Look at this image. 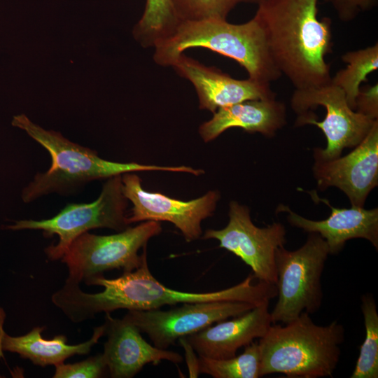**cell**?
Segmentation results:
<instances>
[{"label":"cell","instance_id":"obj_4","mask_svg":"<svg viewBox=\"0 0 378 378\" xmlns=\"http://www.w3.org/2000/svg\"><path fill=\"white\" fill-rule=\"evenodd\" d=\"M303 312L294 320L274 323L259 339L260 377L280 373L290 378L332 377L341 355L344 328L337 320L316 324Z\"/></svg>","mask_w":378,"mask_h":378},{"label":"cell","instance_id":"obj_3","mask_svg":"<svg viewBox=\"0 0 378 378\" xmlns=\"http://www.w3.org/2000/svg\"><path fill=\"white\" fill-rule=\"evenodd\" d=\"M13 126L24 130L50 154L51 165L48 171L38 172L22 191L24 203L56 192L69 194L86 183L128 172L162 171L183 172L200 176L202 169L187 166L165 167L136 162H117L101 158L90 148L74 143L60 132L46 130L31 121L25 115H15Z\"/></svg>","mask_w":378,"mask_h":378},{"label":"cell","instance_id":"obj_13","mask_svg":"<svg viewBox=\"0 0 378 378\" xmlns=\"http://www.w3.org/2000/svg\"><path fill=\"white\" fill-rule=\"evenodd\" d=\"M314 159L313 174L320 190L337 187L351 206L363 207L378 185V120L349 154L332 160Z\"/></svg>","mask_w":378,"mask_h":378},{"label":"cell","instance_id":"obj_21","mask_svg":"<svg viewBox=\"0 0 378 378\" xmlns=\"http://www.w3.org/2000/svg\"><path fill=\"white\" fill-rule=\"evenodd\" d=\"M346 66L331 78V83L341 88L349 106L356 109V97L360 84L368 80V74L378 68V43L365 48L349 51L342 56Z\"/></svg>","mask_w":378,"mask_h":378},{"label":"cell","instance_id":"obj_18","mask_svg":"<svg viewBox=\"0 0 378 378\" xmlns=\"http://www.w3.org/2000/svg\"><path fill=\"white\" fill-rule=\"evenodd\" d=\"M286 124L283 102L276 98L247 100L218 108L211 119L200 126L199 134L204 142H209L225 130L238 127L270 137Z\"/></svg>","mask_w":378,"mask_h":378},{"label":"cell","instance_id":"obj_22","mask_svg":"<svg viewBox=\"0 0 378 378\" xmlns=\"http://www.w3.org/2000/svg\"><path fill=\"white\" fill-rule=\"evenodd\" d=\"M260 353L258 342H252L238 356L225 359L199 356V372L214 378H258Z\"/></svg>","mask_w":378,"mask_h":378},{"label":"cell","instance_id":"obj_10","mask_svg":"<svg viewBox=\"0 0 378 378\" xmlns=\"http://www.w3.org/2000/svg\"><path fill=\"white\" fill-rule=\"evenodd\" d=\"M229 220L220 230L209 229L203 239H216L219 246L239 257L248 265L258 281L276 285L277 274L275 251L286 242V230L281 223H272L264 227L255 226L251 220L249 209L231 201Z\"/></svg>","mask_w":378,"mask_h":378},{"label":"cell","instance_id":"obj_14","mask_svg":"<svg viewBox=\"0 0 378 378\" xmlns=\"http://www.w3.org/2000/svg\"><path fill=\"white\" fill-rule=\"evenodd\" d=\"M170 66L193 85L199 99V108L213 113L220 108L247 100L276 98L270 84L249 78H233L220 69L206 66L183 53L177 57Z\"/></svg>","mask_w":378,"mask_h":378},{"label":"cell","instance_id":"obj_16","mask_svg":"<svg viewBox=\"0 0 378 378\" xmlns=\"http://www.w3.org/2000/svg\"><path fill=\"white\" fill-rule=\"evenodd\" d=\"M314 201L326 204L330 209V215L325 220H313L300 216L288 206L280 204L276 212H286L290 225L304 232H316L326 241L330 254H337L351 239L362 238L370 241L378 249V209H365L353 206L349 209L337 208L327 199L318 196L316 190L308 191Z\"/></svg>","mask_w":378,"mask_h":378},{"label":"cell","instance_id":"obj_9","mask_svg":"<svg viewBox=\"0 0 378 378\" xmlns=\"http://www.w3.org/2000/svg\"><path fill=\"white\" fill-rule=\"evenodd\" d=\"M127 206L122 175H116L107 178L99 197L91 203L69 204L52 218L20 220L6 227L10 230H41L47 237L57 235V243L44 250L50 260H56L61 259L71 242L84 232L96 228L120 232L128 227Z\"/></svg>","mask_w":378,"mask_h":378},{"label":"cell","instance_id":"obj_7","mask_svg":"<svg viewBox=\"0 0 378 378\" xmlns=\"http://www.w3.org/2000/svg\"><path fill=\"white\" fill-rule=\"evenodd\" d=\"M162 230L160 222L146 220L113 234L84 232L71 242L61 258L68 268L65 281L85 284L106 271L136 270L147 255L148 241Z\"/></svg>","mask_w":378,"mask_h":378},{"label":"cell","instance_id":"obj_1","mask_svg":"<svg viewBox=\"0 0 378 378\" xmlns=\"http://www.w3.org/2000/svg\"><path fill=\"white\" fill-rule=\"evenodd\" d=\"M250 274L245 279L231 287L211 292H186L171 289L159 282L151 274L147 255L136 270L123 272L115 279L104 275L92 277L85 284L100 286L101 292L88 293L83 291L79 284L64 282L55 292L52 302L74 323L90 319L97 314L127 310L158 309L165 305L209 301H240L259 305L270 302L277 295L274 284L258 281Z\"/></svg>","mask_w":378,"mask_h":378},{"label":"cell","instance_id":"obj_20","mask_svg":"<svg viewBox=\"0 0 378 378\" xmlns=\"http://www.w3.org/2000/svg\"><path fill=\"white\" fill-rule=\"evenodd\" d=\"M180 22L171 0H146L133 36L144 48H155L170 37Z\"/></svg>","mask_w":378,"mask_h":378},{"label":"cell","instance_id":"obj_2","mask_svg":"<svg viewBox=\"0 0 378 378\" xmlns=\"http://www.w3.org/2000/svg\"><path fill=\"white\" fill-rule=\"evenodd\" d=\"M317 13V0H271L258 5L253 17L274 63L295 90L331 81L326 62L332 49L331 20H319Z\"/></svg>","mask_w":378,"mask_h":378},{"label":"cell","instance_id":"obj_8","mask_svg":"<svg viewBox=\"0 0 378 378\" xmlns=\"http://www.w3.org/2000/svg\"><path fill=\"white\" fill-rule=\"evenodd\" d=\"M290 106L298 114L296 126L315 125L327 139L325 148L314 149V158L332 160L341 155L345 148H354L368 134L373 120L353 110L344 91L332 84L295 90Z\"/></svg>","mask_w":378,"mask_h":378},{"label":"cell","instance_id":"obj_11","mask_svg":"<svg viewBox=\"0 0 378 378\" xmlns=\"http://www.w3.org/2000/svg\"><path fill=\"white\" fill-rule=\"evenodd\" d=\"M253 304L240 301L183 303L168 310H128L123 317L146 333L153 346L167 349L177 340L197 332L217 322L249 311Z\"/></svg>","mask_w":378,"mask_h":378},{"label":"cell","instance_id":"obj_15","mask_svg":"<svg viewBox=\"0 0 378 378\" xmlns=\"http://www.w3.org/2000/svg\"><path fill=\"white\" fill-rule=\"evenodd\" d=\"M104 323L107 340L102 355L112 378H132L145 365H156L162 360L174 363L183 361L178 353L150 344L139 328L124 318H113L110 313H106Z\"/></svg>","mask_w":378,"mask_h":378},{"label":"cell","instance_id":"obj_24","mask_svg":"<svg viewBox=\"0 0 378 378\" xmlns=\"http://www.w3.org/2000/svg\"><path fill=\"white\" fill-rule=\"evenodd\" d=\"M181 21L226 20L237 3L234 0H171Z\"/></svg>","mask_w":378,"mask_h":378},{"label":"cell","instance_id":"obj_23","mask_svg":"<svg viewBox=\"0 0 378 378\" xmlns=\"http://www.w3.org/2000/svg\"><path fill=\"white\" fill-rule=\"evenodd\" d=\"M365 336L351 378L378 377V313L375 300L370 293L361 298Z\"/></svg>","mask_w":378,"mask_h":378},{"label":"cell","instance_id":"obj_27","mask_svg":"<svg viewBox=\"0 0 378 378\" xmlns=\"http://www.w3.org/2000/svg\"><path fill=\"white\" fill-rule=\"evenodd\" d=\"M356 111L373 120L378 118V84L360 88L356 97Z\"/></svg>","mask_w":378,"mask_h":378},{"label":"cell","instance_id":"obj_6","mask_svg":"<svg viewBox=\"0 0 378 378\" xmlns=\"http://www.w3.org/2000/svg\"><path fill=\"white\" fill-rule=\"evenodd\" d=\"M330 254L326 241L309 232L305 243L289 251L281 246L275 251L277 301L270 312L272 324L287 323L303 312L309 314L321 307V276Z\"/></svg>","mask_w":378,"mask_h":378},{"label":"cell","instance_id":"obj_29","mask_svg":"<svg viewBox=\"0 0 378 378\" xmlns=\"http://www.w3.org/2000/svg\"><path fill=\"white\" fill-rule=\"evenodd\" d=\"M0 377H1V376H0Z\"/></svg>","mask_w":378,"mask_h":378},{"label":"cell","instance_id":"obj_12","mask_svg":"<svg viewBox=\"0 0 378 378\" xmlns=\"http://www.w3.org/2000/svg\"><path fill=\"white\" fill-rule=\"evenodd\" d=\"M122 181L123 194L133 204L127 216L130 225L146 220L167 221L181 231L188 242L200 238L202 222L214 214L220 197L218 190H209L200 197L183 201L148 192L134 172L122 174Z\"/></svg>","mask_w":378,"mask_h":378},{"label":"cell","instance_id":"obj_19","mask_svg":"<svg viewBox=\"0 0 378 378\" xmlns=\"http://www.w3.org/2000/svg\"><path fill=\"white\" fill-rule=\"evenodd\" d=\"M5 314L0 308V357L3 351L15 353L34 365L45 367L64 363L74 355H86L99 339L105 335L106 325L94 328L91 337L82 343L68 344L64 335H56L50 340L44 339L41 332L43 327H34L28 333L13 337L7 335L3 328Z\"/></svg>","mask_w":378,"mask_h":378},{"label":"cell","instance_id":"obj_28","mask_svg":"<svg viewBox=\"0 0 378 378\" xmlns=\"http://www.w3.org/2000/svg\"><path fill=\"white\" fill-rule=\"evenodd\" d=\"M271 0H234V1L238 4L239 2H246V3H252L260 5L263 3L267 2Z\"/></svg>","mask_w":378,"mask_h":378},{"label":"cell","instance_id":"obj_5","mask_svg":"<svg viewBox=\"0 0 378 378\" xmlns=\"http://www.w3.org/2000/svg\"><path fill=\"white\" fill-rule=\"evenodd\" d=\"M203 48L236 61L248 78L270 84L282 75L270 54L263 31L253 18L247 22L232 24L226 20L181 21L174 33L157 45L153 59L170 66L189 48Z\"/></svg>","mask_w":378,"mask_h":378},{"label":"cell","instance_id":"obj_17","mask_svg":"<svg viewBox=\"0 0 378 378\" xmlns=\"http://www.w3.org/2000/svg\"><path fill=\"white\" fill-rule=\"evenodd\" d=\"M270 302L249 311L212 324L186 337L199 356L225 359L237 355V351L262 337L272 324Z\"/></svg>","mask_w":378,"mask_h":378},{"label":"cell","instance_id":"obj_25","mask_svg":"<svg viewBox=\"0 0 378 378\" xmlns=\"http://www.w3.org/2000/svg\"><path fill=\"white\" fill-rule=\"evenodd\" d=\"M54 378H99L108 374L102 354L75 363L55 365Z\"/></svg>","mask_w":378,"mask_h":378},{"label":"cell","instance_id":"obj_26","mask_svg":"<svg viewBox=\"0 0 378 378\" xmlns=\"http://www.w3.org/2000/svg\"><path fill=\"white\" fill-rule=\"evenodd\" d=\"M331 4L342 21L355 19L361 12L368 10L377 4V0H326Z\"/></svg>","mask_w":378,"mask_h":378}]
</instances>
